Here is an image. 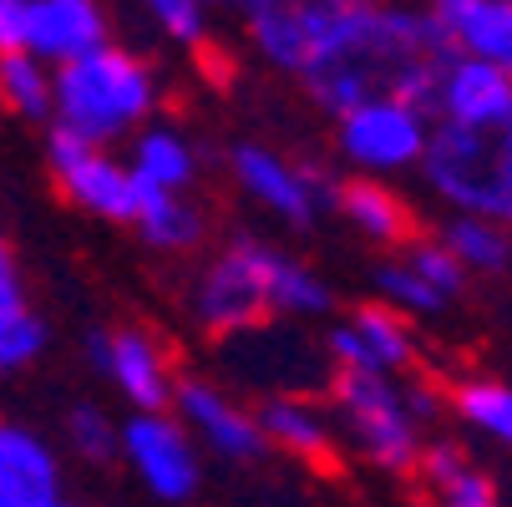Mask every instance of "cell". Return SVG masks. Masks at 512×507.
<instances>
[{
  "mask_svg": "<svg viewBox=\"0 0 512 507\" xmlns=\"http://www.w3.org/2000/svg\"><path fill=\"white\" fill-rule=\"evenodd\" d=\"M335 431H345L350 447L376 462L386 472H416L426 442H431V421H436V396L426 386H411L401 376H355L335 371Z\"/></svg>",
  "mask_w": 512,
  "mask_h": 507,
  "instance_id": "obj_3",
  "label": "cell"
},
{
  "mask_svg": "<svg viewBox=\"0 0 512 507\" xmlns=\"http://www.w3.org/2000/svg\"><path fill=\"white\" fill-rule=\"evenodd\" d=\"M148 6H153V16L163 21L168 36H178L188 46L203 41V0H148Z\"/></svg>",
  "mask_w": 512,
  "mask_h": 507,
  "instance_id": "obj_31",
  "label": "cell"
},
{
  "mask_svg": "<svg viewBox=\"0 0 512 507\" xmlns=\"http://www.w3.org/2000/svg\"><path fill=\"white\" fill-rule=\"evenodd\" d=\"M447 406L462 426H472L477 437L497 442L512 452V386L492 376H467L447 391Z\"/></svg>",
  "mask_w": 512,
  "mask_h": 507,
  "instance_id": "obj_25",
  "label": "cell"
},
{
  "mask_svg": "<svg viewBox=\"0 0 512 507\" xmlns=\"http://www.w3.org/2000/svg\"><path fill=\"white\" fill-rule=\"evenodd\" d=\"M426 16L457 56H477L512 77V0H431Z\"/></svg>",
  "mask_w": 512,
  "mask_h": 507,
  "instance_id": "obj_17",
  "label": "cell"
},
{
  "mask_svg": "<svg viewBox=\"0 0 512 507\" xmlns=\"http://www.w3.org/2000/svg\"><path fill=\"white\" fill-rule=\"evenodd\" d=\"M442 249L462 264V274H482L497 279L512 269V229L492 224V219H472V213H452L442 229Z\"/></svg>",
  "mask_w": 512,
  "mask_h": 507,
  "instance_id": "obj_24",
  "label": "cell"
},
{
  "mask_svg": "<svg viewBox=\"0 0 512 507\" xmlns=\"http://www.w3.org/2000/svg\"><path fill=\"white\" fill-rule=\"evenodd\" d=\"M61 442L77 452L82 462H107V457H117V421H112L102 406L82 401V406H71V411H66Z\"/></svg>",
  "mask_w": 512,
  "mask_h": 507,
  "instance_id": "obj_29",
  "label": "cell"
},
{
  "mask_svg": "<svg viewBox=\"0 0 512 507\" xmlns=\"http://www.w3.org/2000/svg\"><path fill=\"white\" fill-rule=\"evenodd\" d=\"M224 6H239V11H269V6H284V0H224Z\"/></svg>",
  "mask_w": 512,
  "mask_h": 507,
  "instance_id": "obj_34",
  "label": "cell"
},
{
  "mask_svg": "<svg viewBox=\"0 0 512 507\" xmlns=\"http://www.w3.org/2000/svg\"><path fill=\"white\" fill-rule=\"evenodd\" d=\"M0 507H77L56 447L26 421H0Z\"/></svg>",
  "mask_w": 512,
  "mask_h": 507,
  "instance_id": "obj_13",
  "label": "cell"
},
{
  "mask_svg": "<svg viewBox=\"0 0 512 507\" xmlns=\"http://www.w3.org/2000/svg\"><path fill=\"white\" fill-rule=\"evenodd\" d=\"M229 168H234V183L289 229H310L325 213V203H335V183L315 178L310 168H295L284 153L259 148V142H239Z\"/></svg>",
  "mask_w": 512,
  "mask_h": 507,
  "instance_id": "obj_10",
  "label": "cell"
},
{
  "mask_svg": "<svg viewBox=\"0 0 512 507\" xmlns=\"http://www.w3.org/2000/svg\"><path fill=\"white\" fill-rule=\"evenodd\" d=\"M416 168L452 213H472V219L512 229V112L482 132L431 127V142Z\"/></svg>",
  "mask_w": 512,
  "mask_h": 507,
  "instance_id": "obj_4",
  "label": "cell"
},
{
  "mask_svg": "<svg viewBox=\"0 0 512 507\" xmlns=\"http://www.w3.org/2000/svg\"><path fill=\"white\" fill-rule=\"evenodd\" d=\"M335 310V289L320 269H310L305 259L274 249V264H269V315H284V320H320Z\"/></svg>",
  "mask_w": 512,
  "mask_h": 507,
  "instance_id": "obj_23",
  "label": "cell"
},
{
  "mask_svg": "<svg viewBox=\"0 0 512 507\" xmlns=\"http://www.w3.org/2000/svg\"><path fill=\"white\" fill-rule=\"evenodd\" d=\"M92 366L107 371V381L117 386V396L132 411H168L173 391H178V371L168 345L142 330V325H122V330H97L92 340Z\"/></svg>",
  "mask_w": 512,
  "mask_h": 507,
  "instance_id": "obj_9",
  "label": "cell"
},
{
  "mask_svg": "<svg viewBox=\"0 0 512 507\" xmlns=\"http://www.w3.org/2000/svg\"><path fill=\"white\" fill-rule=\"evenodd\" d=\"M26 51V0H0V56Z\"/></svg>",
  "mask_w": 512,
  "mask_h": 507,
  "instance_id": "obj_33",
  "label": "cell"
},
{
  "mask_svg": "<svg viewBox=\"0 0 512 507\" xmlns=\"http://www.w3.org/2000/svg\"><path fill=\"white\" fill-rule=\"evenodd\" d=\"M97 46H107L97 0H26V56L41 66H66Z\"/></svg>",
  "mask_w": 512,
  "mask_h": 507,
  "instance_id": "obj_16",
  "label": "cell"
},
{
  "mask_svg": "<svg viewBox=\"0 0 512 507\" xmlns=\"http://www.w3.org/2000/svg\"><path fill=\"white\" fill-rule=\"evenodd\" d=\"M376 289H381V305L401 320H436V315H447L452 305L436 295V289L396 254V259H381L376 269Z\"/></svg>",
  "mask_w": 512,
  "mask_h": 507,
  "instance_id": "obj_26",
  "label": "cell"
},
{
  "mask_svg": "<svg viewBox=\"0 0 512 507\" xmlns=\"http://www.w3.org/2000/svg\"><path fill=\"white\" fill-rule=\"evenodd\" d=\"M46 355V320L26 310H0V376H16Z\"/></svg>",
  "mask_w": 512,
  "mask_h": 507,
  "instance_id": "obj_28",
  "label": "cell"
},
{
  "mask_svg": "<svg viewBox=\"0 0 512 507\" xmlns=\"http://www.w3.org/2000/svg\"><path fill=\"white\" fill-rule=\"evenodd\" d=\"M426 142H431L426 112L411 107V102H391V97L340 112V127H335V148L365 178H391V173L416 168Z\"/></svg>",
  "mask_w": 512,
  "mask_h": 507,
  "instance_id": "obj_7",
  "label": "cell"
},
{
  "mask_svg": "<svg viewBox=\"0 0 512 507\" xmlns=\"http://www.w3.org/2000/svg\"><path fill=\"white\" fill-rule=\"evenodd\" d=\"M340 6L345 0H284V6L249 16V36H254V46L269 66L289 71V77H305L325 31H330V16Z\"/></svg>",
  "mask_w": 512,
  "mask_h": 507,
  "instance_id": "obj_15",
  "label": "cell"
},
{
  "mask_svg": "<svg viewBox=\"0 0 512 507\" xmlns=\"http://www.w3.org/2000/svg\"><path fill=\"white\" fill-rule=\"evenodd\" d=\"M158 107V82L132 51L97 46L77 61L51 71V127L112 148L122 137H137Z\"/></svg>",
  "mask_w": 512,
  "mask_h": 507,
  "instance_id": "obj_2",
  "label": "cell"
},
{
  "mask_svg": "<svg viewBox=\"0 0 512 507\" xmlns=\"http://www.w3.org/2000/svg\"><path fill=\"white\" fill-rule=\"evenodd\" d=\"M335 208L340 219L376 249H401L411 244V208L396 198V188H386L381 178H355V183H340L335 193Z\"/></svg>",
  "mask_w": 512,
  "mask_h": 507,
  "instance_id": "obj_19",
  "label": "cell"
},
{
  "mask_svg": "<svg viewBox=\"0 0 512 507\" xmlns=\"http://www.w3.org/2000/svg\"><path fill=\"white\" fill-rule=\"evenodd\" d=\"M132 229L142 234V244L158 249V254H188L203 239V213H198V203L188 193H158V188L137 183Z\"/></svg>",
  "mask_w": 512,
  "mask_h": 507,
  "instance_id": "obj_22",
  "label": "cell"
},
{
  "mask_svg": "<svg viewBox=\"0 0 512 507\" xmlns=\"http://www.w3.org/2000/svg\"><path fill=\"white\" fill-rule=\"evenodd\" d=\"M254 416L264 431V447H279L300 462H325L335 452V421L310 396H269Z\"/></svg>",
  "mask_w": 512,
  "mask_h": 507,
  "instance_id": "obj_18",
  "label": "cell"
},
{
  "mask_svg": "<svg viewBox=\"0 0 512 507\" xmlns=\"http://www.w3.org/2000/svg\"><path fill=\"white\" fill-rule=\"evenodd\" d=\"M127 173L142 183V188H158V193H188L193 178H198V153L193 142L173 127H142L132 137V158H127Z\"/></svg>",
  "mask_w": 512,
  "mask_h": 507,
  "instance_id": "obj_21",
  "label": "cell"
},
{
  "mask_svg": "<svg viewBox=\"0 0 512 507\" xmlns=\"http://www.w3.org/2000/svg\"><path fill=\"white\" fill-rule=\"evenodd\" d=\"M178 426L193 437L198 452L208 457H224V462H254L264 452V431H259V416L218 381H178L173 391V406Z\"/></svg>",
  "mask_w": 512,
  "mask_h": 507,
  "instance_id": "obj_11",
  "label": "cell"
},
{
  "mask_svg": "<svg viewBox=\"0 0 512 507\" xmlns=\"http://www.w3.org/2000/svg\"><path fill=\"white\" fill-rule=\"evenodd\" d=\"M436 127H457V132H482L497 127L512 112V77L477 56H447V66L436 71V92H431Z\"/></svg>",
  "mask_w": 512,
  "mask_h": 507,
  "instance_id": "obj_14",
  "label": "cell"
},
{
  "mask_svg": "<svg viewBox=\"0 0 512 507\" xmlns=\"http://www.w3.org/2000/svg\"><path fill=\"white\" fill-rule=\"evenodd\" d=\"M401 259L436 289V295H442L447 305L462 295V289H467V274H462V264L442 249V239H411L406 249H401Z\"/></svg>",
  "mask_w": 512,
  "mask_h": 507,
  "instance_id": "obj_30",
  "label": "cell"
},
{
  "mask_svg": "<svg viewBox=\"0 0 512 507\" xmlns=\"http://www.w3.org/2000/svg\"><path fill=\"white\" fill-rule=\"evenodd\" d=\"M325 355H330L335 371L406 376L416 366V340H411V325L401 315H391L386 305H365V310L345 315L340 325H330Z\"/></svg>",
  "mask_w": 512,
  "mask_h": 507,
  "instance_id": "obj_12",
  "label": "cell"
},
{
  "mask_svg": "<svg viewBox=\"0 0 512 507\" xmlns=\"http://www.w3.org/2000/svg\"><path fill=\"white\" fill-rule=\"evenodd\" d=\"M0 102L16 117H51V66H41L26 51H6L0 56Z\"/></svg>",
  "mask_w": 512,
  "mask_h": 507,
  "instance_id": "obj_27",
  "label": "cell"
},
{
  "mask_svg": "<svg viewBox=\"0 0 512 507\" xmlns=\"http://www.w3.org/2000/svg\"><path fill=\"white\" fill-rule=\"evenodd\" d=\"M416 472L426 477V487H431V497H436L431 507H502L492 477H487L482 467H472L467 452H462L457 442H447V437L426 442Z\"/></svg>",
  "mask_w": 512,
  "mask_h": 507,
  "instance_id": "obj_20",
  "label": "cell"
},
{
  "mask_svg": "<svg viewBox=\"0 0 512 507\" xmlns=\"http://www.w3.org/2000/svg\"><path fill=\"white\" fill-rule=\"evenodd\" d=\"M269 264L274 244L264 239H234L229 249H218L198 279H193V320L213 340H239L259 325H269Z\"/></svg>",
  "mask_w": 512,
  "mask_h": 507,
  "instance_id": "obj_5",
  "label": "cell"
},
{
  "mask_svg": "<svg viewBox=\"0 0 512 507\" xmlns=\"http://www.w3.org/2000/svg\"><path fill=\"white\" fill-rule=\"evenodd\" d=\"M452 46L431 26L426 11L406 6H371V0H345L330 16V31L305 71V87L340 117L360 102H411L431 112L436 71L447 66Z\"/></svg>",
  "mask_w": 512,
  "mask_h": 507,
  "instance_id": "obj_1",
  "label": "cell"
},
{
  "mask_svg": "<svg viewBox=\"0 0 512 507\" xmlns=\"http://www.w3.org/2000/svg\"><path fill=\"white\" fill-rule=\"evenodd\" d=\"M31 295H26V279H21V264L6 244V234H0V310H26Z\"/></svg>",
  "mask_w": 512,
  "mask_h": 507,
  "instance_id": "obj_32",
  "label": "cell"
},
{
  "mask_svg": "<svg viewBox=\"0 0 512 507\" xmlns=\"http://www.w3.org/2000/svg\"><path fill=\"white\" fill-rule=\"evenodd\" d=\"M46 168L61 188V198L71 208H82L87 219L102 224H127L137 213V178L127 173V163H117L107 148H92V142L71 137L61 127H51L46 137Z\"/></svg>",
  "mask_w": 512,
  "mask_h": 507,
  "instance_id": "obj_8",
  "label": "cell"
},
{
  "mask_svg": "<svg viewBox=\"0 0 512 507\" xmlns=\"http://www.w3.org/2000/svg\"><path fill=\"white\" fill-rule=\"evenodd\" d=\"M117 457L158 502L183 507L203 487V452L173 411H132L117 426Z\"/></svg>",
  "mask_w": 512,
  "mask_h": 507,
  "instance_id": "obj_6",
  "label": "cell"
}]
</instances>
